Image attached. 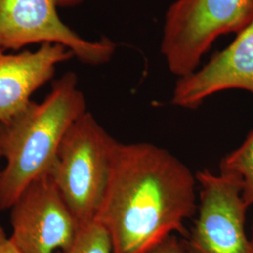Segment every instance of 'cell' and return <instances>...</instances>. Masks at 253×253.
I'll list each match as a JSON object with an SVG mask.
<instances>
[{
    "mask_svg": "<svg viewBox=\"0 0 253 253\" xmlns=\"http://www.w3.org/2000/svg\"><path fill=\"white\" fill-rule=\"evenodd\" d=\"M196 176L171 152L149 143L118 142L95 219L113 253H147L168 236L187 235L196 213Z\"/></svg>",
    "mask_w": 253,
    "mask_h": 253,
    "instance_id": "1",
    "label": "cell"
},
{
    "mask_svg": "<svg viewBox=\"0 0 253 253\" xmlns=\"http://www.w3.org/2000/svg\"><path fill=\"white\" fill-rule=\"evenodd\" d=\"M86 112V100L74 73L52 84L41 102L0 124V145L6 161L0 178V210L9 209L33 181L49 174L64 137Z\"/></svg>",
    "mask_w": 253,
    "mask_h": 253,
    "instance_id": "2",
    "label": "cell"
},
{
    "mask_svg": "<svg viewBox=\"0 0 253 253\" xmlns=\"http://www.w3.org/2000/svg\"><path fill=\"white\" fill-rule=\"evenodd\" d=\"M118 144L87 111L64 137L49 174L80 226L97 216Z\"/></svg>",
    "mask_w": 253,
    "mask_h": 253,
    "instance_id": "3",
    "label": "cell"
},
{
    "mask_svg": "<svg viewBox=\"0 0 253 253\" xmlns=\"http://www.w3.org/2000/svg\"><path fill=\"white\" fill-rule=\"evenodd\" d=\"M253 20V0H175L165 14L162 40L170 72L190 75L218 37L237 34Z\"/></svg>",
    "mask_w": 253,
    "mask_h": 253,
    "instance_id": "4",
    "label": "cell"
},
{
    "mask_svg": "<svg viewBox=\"0 0 253 253\" xmlns=\"http://www.w3.org/2000/svg\"><path fill=\"white\" fill-rule=\"evenodd\" d=\"M199 185L197 218L184 241L189 253H253V241L245 229L249 206L238 176L203 170L195 173Z\"/></svg>",
    "mask_w": 253,
    "mask_h": 253,
    "instance_id": "5",
    "label": "cell"
},
{
    "mask_svg": "<svg viewBox=\"0 0 253 253\" xmlns=\"http://www.w3.org/2000/svg\"><path fill=\"white\" fill-rule=\"evenodd\" d=\"M55 0H0V49L18 51L27 45L56 43L83 63L110 61L117 46L108 39L88 41L59 17Z\"/></svg>",
    "mask_w": 253,
    "mask_h": 253,
    "instance_id": "6",
    "label": "cell"
},
{
    "mask_svg": "<svg viewBox=\"0 0 253 253\" xmlns=\"http://www.w3.org/2000/svg\"><path fill=\"white\" fill-rule=\"evenodd\" d=\"M9 210V237L21 253L64 252L80 229L50 174L27 186Z\"/></svg>",
    "mask_w": 253,
    "mask_h": 253,
    "instance_id": "7",
    "label": "cell"
},
{
    "mask_svg": "<svg viewBox=\"0 0 253 253\" xmlns=\"http://www.w3.org/2000/svg\"><path fill=\"white\" fill-rule=\"evenodd\" d=\"M229 89H242L253 95V20L203 68L178 78L172 103L180 108L196 109L208 97Z\"/></svg>",
    "mask_w": 253,
    "mask_h": 253,
    "instance_id": "8",
    "label": "cell"
},
{
    "mask_svg": "<svg viewBox=\"0 0 253 253\" xmlns=\"http://www.w3.org/2000/svg\"><path fill=\"white\" fill-rule=\"evenodd\" d=\"M73 57L68 48L56 43L14 54L0 49V124L27 108L32 95L53 79L56 67Z\"/></svg>",
    "mask_w": 253,
    "mask_h": 253,
    "instance_id": "9",
    "label": "cell"
},
{
    "mask_svg": "<svg viewBox=\"0 0 253 253\" xmlns=\"http://www.w3.org/2000/svg\"><path fill=\"white\" fill-rule=\"evenodd\" d=\"M219 172L238 176L242 182L245 203L249 207L253 205V129L242 145L221 160Z\"/></svg>",
    "mask_w": 253,
    "mask_h": 253,
    "instance_id": "10",
    "label": "cell"
},
{
    "mask_svg": "<svg viewBox=\"0 0 253 253\" xmlns=\"http://www.w3.org/2000/svg\"><path fill=\"white\" fill-rule=\"evenodd\" d=\"M58 253H113L106 230L96 219L80 226L72 246Z\"/></svg>",
    "mask_w": 253,
    "mask_h": 253,
    "instance_id": "11",
    "label": "cell"
},
{
    "mask_svg": "<svg viewBox=\"0 0 253 253\" xmlns=\"http://www.w3.org/2000/svg\"><path fill=\"white\" fill-rule=\"evenodd\" d=\"M147 253H189L184 241L175 235H170Z\"/></svg>",
    "mask_w": 253,
    "mask_h": 253,
    "instance_id": "12",
    "label": "cell"
},
{
    "mask_svg": "<svg viewBox=\"0 0 253 253\" xmlns=\"http://www.w3.org/2000/svg\"><path fill=\"white\" fill-rule=\"evenodd\" d=\"M0 253H21L0 225Z\"/></svg>",
    "mask_w": 253,
    "mask_h": 253,
    "instance_id": "13",
    "label": "cell"
},
{
    "mask_svg": "<svg viewBox=\"0 0 253 253\" xmlns=\"http://www.w3.org/2000/svg\"><path fill=\"white\" fill-rule=\"evenodd\" d=\"M58 8H71L80 4L84 0H55Z\"/></svg>",
    "mask_w": 253,
    "mask_h": 253,
    "instance_id": "14",
    "label": "cell"
},
{
    "mask_svg": "<svg viewBox=\"0 0 253 253\" xmlns=\"http://www.w3.org/2000/svg\"><path fill=\"white\" fill-rule=\"evenodd\" d=\"M2 160H3V152H2V148H1V145H0V163H1ZM1 172H2V169L0 168V178H1Z\"/></svg>",
    "mask_w": 253,
    "mask_h": 253,
    "instance_id": "15",
    "label": "cell"
},
{
    "mask_svg": "<svg viewBox=\"0 0 253 253\" xmlns=\"http://www.w3.org/2000/svg\"><path fill=\"white\" fill-rule=\"evenodd\" d=\"M252 239H253V235H252Z\"/></svg>",
    "mask_w": 253,
    "mask_h": 253,
    "instance_id": "16",
    "label": "cell"
}]
</instances>
